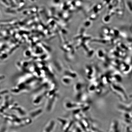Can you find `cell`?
<instances>
[{
  "label": "cell",
  "instance_id": "obj_1",
  "mask_svg": "<svg viewBox=\"0 0 132 132\" xmlns=\"http://www.w3.org/2000/svg\"><path fill=\"white\" fill-rule=\"evenodd\" d=\"M59 98V92L53 94L48 95L46 101L45 110L47 112H51L54 109V106Z\"/></svg>",
  "mask_w": 132,
  "mask_h": 132
},
{
  "label": "cell",
  "instance_id": "obj_6",
  "mask_svg": "<svg viewBox=\"0 0 132 132\" xmlns=\"http://www.w3.org/2000/svg\"><path fill=\"white\" fill-rule=\"evenodd\" d=\"M69 120L70 119L67 118L59 117L57 118V122L60 124L62 128L67 123Z\"/></svg>",
  "mask_w": 132,
  "mask_h": 132
},
{
  "label": "cell",
  "instance_id": "obj_5",
  "mask_svg": "<svg viewBox=\"0 0 132 132\" xmlns=\"http://www.w3.org/2000/svg\"><path fill=\"white\" fill-rule=\"evenodd\" d=\"M43 112V109L41 107L34 109L29 112V118L32 120L36 119L42 114Z\"/></svg>",
  "mask_w": 132,
  "mask_h": 132
},
{
  "label": "cell",
  "instance_id": "obj_2",
  "mask_svg": "<svg viewBox=\"0 0 132 132\" xmlns=\"http://www.w3.org/2000/svg\"><path fill=\"white\" fill-rule=\"evenodd\" d=\"M48 90H44L35 93L32 100L33 104L35 106L41 104L47 98Z\"/></svg>",
  "mask_w": 132,
  "mask_h": 132
},
{
  "label": "cell",
  "instance_id": "obj_3",
  "mask_svg": "<svg viewBox=\"0 0 132 132\" xmlns=\"http://www.w3.org/2000/svg\"><path fill=\"white\" fill-rule=\"evenodd\" d=\"M63 106L66 109L69 110H73L77 109L80 106V105L71 101L66 100L63 103Z\"/></svg>",
  "mask_w": 132,
  "mask_h": 132
},
{
  "label": "cell",
  "instance_id": "obj_4",
  "mask_svg": "<svg viewBox=\"0 0 132 132\" xmlns=\"http://www.w3.org/2000/svg\"><path fill=\"white\" fill-rule=\"evenodd\" d=\"M56 127V122L55 120L52 119L48 122L44 126L43 132H54Z\"/></svg>",
  "mask_w": 132,
  "mask_h": 132
}]
</instances>
